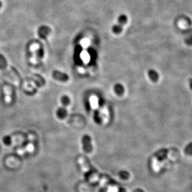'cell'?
Instances as JSON below:
<instances>
[{"label":"cell","instance_id":"6da1fadb","mask_svg":"<svg viewBox=\"0 0 192 192\" xmlns=\"http://www.w3.org/2000/svg\"><path fill=\"white\" fill-rule=\"evenodd\" d=\"M83 149L86 152H90L92 149L91 144V138L88 134L84 135L82 139Z\"/></svg>","mask_w":192,"mask_h":192},{"label":"cell","instance_id":"7a4b0ae2","mask_svg":"<svg viewBox=\"0 0 192 192\" xmlns=\"http://www.w3.org/2000/svg\"><path fill=\"white\" fill-rule=\"evenodd\" d=\"M52 75L55 80L61 82H67V81L69 80V76L67 74L63 73L62 72L57 70L53 71Z\"/></svg>","mask_w":192,"mask_h":192},{"label":"cell","instance_id":"3957f363","mask_svg":"<svg viewBox=\"0 0 192 192\" xmlns=\"http://www.w3.org/2000/svg\"><path fill=\"white\" fill-rule=\"evenodd\" d=\"M66 107H67L63 106L61 107H59L58 108L57 110V116L59 119H63L67 116V111L66 110Z\"/></svg>","mask_w":192,"mask_h":192},{"label":"cell","instance_id":"277c9868","mask_svg":"<svg viewBox=\"0 0 192 192\" xmlns=\"http://www.w3.org/2000/svg\"><path fill=\"white\" fill-rule=\"evenodd\" d=\"M148 75L149 78H151V80L153 81V82H157V81L159 80V74L153 69L149 70L148 72Z\"/></svg>","mask_w":192,"mask_h":192},{"label":"cell","instance_id":"5b68a950","mask_svg":"<svg viewBox=\"0 0 192 192\" xmlns=\"http://www.w3.org/2000/svg\"><path fill=\"white\" fill-rule=\"evenodd\" d=\"M114 92L116 95L119 96H122L124 92V88L121 84H116L114 86Z\"/></svg>","mask_w":192,"mask_h":192},{"label":"cell","instance_id":"8992f818","mask_svg":"<svg viewBox=\"0 0 192 192\" xmlns=\"http://www.w3.org/2000/svg\"><path fill=\"white\" fill-rule=\"evenodd\" d=\"M128 18L127 16L124 15V14H122V15H119V16L118 17V24L123 26L128 22Z\"/></svg>","mask_w":192,"mask_h":192},{"label":"cell","instance_id":"52a82bcc","mask_svg":"<svg viewBox=\"0 0 192 192\" xmlns=\"http://www.w3.org/2000/svg\"><path fill=\"white\" fill-rule=\"evenodd\" d=\"M112 31L115 34H119L121 33L122 30H123V26L121 25L117 24L114 25L112 27Z\"/></svg>","mask_w":192,"mask_h":192},{"label":"cell","instance_id":"ba28073f","mask_svg":"<svg viewBox=\"0 0 192 192\" xmlns=\"http://www.w3.org/2000/svg\"><path fill=\"white\" fill-rule=\"evenodd\" d=\"M61 102H62L63 106L67 107L71 103V101H70L69 97L67 96L64 95L62 96L61 98Z\"/></svg>","mask_w":192,"mask_h":192},{"label":"cell","instance_id":"9c48e42d","mask_svg":"<svg viewBox=\"0 0 192 192\" xmlns=\"http://www.w3.org/2000/svg\"><path fill=\"white\" fill-rule=\"evenodd\" d=\"M7 66V63L6 59L4 58L2 55L0 54V69L1 70L6 69Z\"/></svg>","mask_w":192,"mask_h":192},{"label":"cell","instance_id":"30bf717a","mask_svg":"<svg viewBox=\"0 0 192 192\" xmlns=\"http://www.w3.org/2000/svg\"><path fill=\"white\" fill-rule=\"evenodd\" d=\"M186 42L189 45H192V31L190 30L188 32L186 37Z\"/></svg>","mask_w":192,"mask_h":192},{"label":"cell","instance_id":"8fae6325","mask_svg":"<svg viewBox=\"0 0 192 192\" xmlns=\"http://www.w3.org/2000/svg\"><path fill=\"white\" fill-rule=\"evenodd\" d=\"M4 143L6 144V145H9L11 143V138L10 136H5L3 138Z\"/></svg>","mask_w":192,"mask_h":192},{"label":"cell","instance_id":"7c38bea8","mask_svg":"<svg viewBox=\"0 0 192 192\" xmlns=\"http://www.w3.org/2000/svg\"><path fill=\"white\" fill-rule=\"evenodd\" d=\"M2 2H1V1H0V8H1V7H2Z\"/></svg>","mask_w":192,"mask_h":192},{"label":"cell","instance_id":"4fadbf2b","mask_svg":"<svg viewBox=\"0 0 192 192\" xmlns=\"http://www.w3.org/2000/svg\"><path fill=\"white\" fill-rule=\"evenodd\" d=\"M190 87H191V88H192V80L191 81V82H190Z\"/></svg>","mask_w":192,"mask_h":192}]
</instances>
